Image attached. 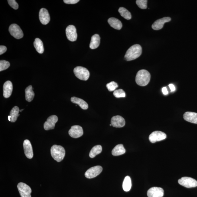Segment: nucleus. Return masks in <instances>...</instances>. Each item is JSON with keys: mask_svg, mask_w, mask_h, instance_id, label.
<instances>
[{"mask_svg": "<svg viewBox=\"0 0 197 197\" xmlns=\"http://www.w3.org/2000/svg\"><path fill=\"white\" fill-rule=\"evenodd\" d=\"M131 181L129 176H126L123 183V188L126 192H128L131 187Z\"/></svg>", "mask_w": 197, "mask_h": 197, "instance_id": "obj_27", "label": "nucleus"}, {"mask_svg": "<svg viewBox=\"0 0 197 197\" xmlns=\"http://www.w3.org/2000/svg\"><path fill=\"white\" fill-rule=\"evenodd\" d=\"M151 74L147 70H142L137 73L135 78L137 84L141 86H147L151 80Z\"/></svg>", "mask_w": 197, "mask_h": 197, "instance_id": "obj_2", "label": "nucleus"}, {"mask_svg": "<svg viewBox=\"0 0 197 197\" xmlns=\"http://www.w3.org/2000/svg\"><path fill=\"white\" fill-rule=\"evenodd\" d=\"M169 86L170 88V90H171V92H174V91H175L176 90V88L175 86H174V85L172 84H170L169 85Z\"/></svg>", "mask_w": 197, "mask_h": 197, "instance_id": "obj_37", "label": "nucleus"}, {"mask_svg": "<svg viewBox=\"0 0 197 197\" xmlns=\"http://www.w3.org/2000/svg\"><path fill=\"white\" fill-rule=\"evenodd\" d=\"M170 21L171 18L169 17H165L156 20L152 25V29L156 30L161 29L163 28L164 24Z\"/></svg>", "mask_w": 197, "mask_h": 197, "instance_id": "obj_15", "label": "nucleus"}, {"mask_svg": "<svg viewBox=\"0 0 197 197\" xmlns=\"http://www.w3.org/2000/svg\"><path fill=\"white\" fill-rule=\"evenodd\" d=\"M24 153L26 157L31 159L33 156V151L31 143L29 140L26 139L23 143Z\"/></svg>", "mask_w": 197, "mask_h": 197, "instance_id": "obj_16", "label": "nucleus"}, {"mask_svg": "<svg viewBox=\"0 0 197 197\" xmlns=\"http://www.w3.org/2000/svg\"><path fill=\"white\" fill-rule=\"evenodd\" d=\"M101 38L97 34H94L91 37L90 47L91 49H95L98 48L100 43Z\"/></svg>", "mask_w": 197, "mask_h": 197, "instance_id": "obj_21", "label": "nucleus"}, {"mask_svg": "<svg viewBox=\"0 0 197 197\" xmlns=\"http://www.w3.org/2000/svg\"><path fill=\"white\" fill-rule=\"evenodd\" d=\"M69 134L71 137L75 139L80 137L83 134L82 127L80 126H73L69 130Z\"/></svg>", "mask_w": 197, "mask_h": 197, "instance_id": "obj_12", "label": "nucleus"}, {"mask_svg": "<svg viewBox=\"0 0 197 197\" xmlns=\"http://www.w3.org/2000/svg\"><path fill=\"white\" fill-rule=\"evenodd\" d=\"M34 45L36 51L40 54L43 53L44 48L43 42L39 38H36L34 42Z\"/></svg>", "mask_w": 197, "mask_h": 197, "instance_id": "obj_24", "label": "nucleus"}, {"mask_svg": "<svg viewBox=\"0 0 197 197\" xmlns=\"http://www.w3.org/2000/svg\"><path fill=\"white\" fill-rule=\"evenodd\" d=\"M71 101L73 103L78 105L83 109H88V105L86 101L80 98L76 97H73L71 98Z\"/></svg>", "mask_w": 197, "mask_h": 197, "instance_id": "obj_22", "label": "nucleus"}, {"mask_svg": "<svg viewBox=\"0 0 197 197\" xmlns=\"http://www.w3.org/2000/svg\"><path fill=\"white\" fill-rule=\"evenodd\" d=\"M79 0H64L65 3L68 4H75L78 3Z\"/></svg>", "mask_w": 197, "mask_h": 197, "instance_id": "obj_35", "label": "nucleus"}, {"mask_svg": "<svg viewBox=\"0 0 197 197\" xmlns=\"http://www.w3.org/2000/svg\"><path fill=\"white\" fill-rule=\"evenodd\" d=\"M178 182L181 185L186 188L195 187L197 186V181L194 178L184 177L178 180Z\"/></svg>", "mask_w": 197, "mask_h": 197, "instance_id": "obj_5", "label": "nucleus"}, {"mask_svg": "<svg viewBox=\"0 0 197 197\" xmlns=\"http://www.w3.org/2000/svg\"><path fill=\"white\" fill-rule=\"evenodd\" d=\"M8 119H9V121H11V116H9V117H8Z\"/></svg>", "mask_w": 197, "mask_h": 197, "instance_id": "obj_39", "label": "nucleus"}, {"mask_svg": "<svg viewBox=\"0 0 197 197\" xmlns=\"http://www.w3.org/2000/svg\"><path fill=\"white\" fill-rule=\"evenodd\" d=\"M26 100L29 102L31 101L34 98V93L32 91V87L31 85L27 87L25 90Z\"/></svg>", "mask_w": 197, "mask_h": 197, "instance_id": "obj_26", "label": "nucleus"}, {"mask_svg": "<svg viewBox=\"0 0 197 197\" xmlns=\"http://www.w3.org/2000/svg\"><path fill=\"white\" fill-rule=\"evenodd\" d=\"M184 120L190 122L197 124V113L192 112H186L183 115Z\"/></svg>", "mask_w": 197, "mask_h": 197, "instance_id": "obj_19", "label": "nucleus"}, {"mask_svg": "<svg viewBox=\"0 0 197 197\" xmlns=\"http://www.w3.org/2000/svg\"><path fill=\"white\" fill-rule=\"evenodd\" d=\"M110 126H112V125H111V124L110 125Z\"/></svg>", "mask_w": 197, "mask_h": 197, "instance_id": "obj_41", "label": "nucleus"}, {"mask_svg": "<svg viewBox=\"0 0 197 197\" xmlns=\"http://www.w3.org/2000/svg\"><path fill=\"white\" fill-rule=\"evenodd\" d=\"M113 95L117 98L125 97H126V93L122 89H119L115 90L113 92Z\"/></svg>", "mask_w": 197, "mask_h": 197, "instance_id": "obj_30", "label": "nucleus"}, {"mask_svg": "<svg viewBox=\"0 0 197 197\" xmlns=\"http://www.w3.org/2000/svg\"><path fill=\"white\" fill-rule=\"evenodd\" d=\"M166 138V134L161 131H156L152 133L149 136L150 142L152 143L165 139Z\"/></svg>", "mask_w": 197, "mask_h": 197, "instance_id": "obj_9", "label": "nucleus"}, {"mask_svg": "<svg viewBox=\"0 0 197 197\" xmlns=\"http://www.w3.org/2000/svg\"><path fill=\"white\" fill-rule=\"evenodd\" d=\"M66 34L67 38L70 41L74 42L76 40L78 35L76 28L74 26H68L66 29Z\"/></svg>", "mask_w": 197, "mask_h": 197, "instance_id": "obj_10", "label": "nucleus"}, {"mask_svg": "<svg viewBox=\"0 0 197 197\" xmlns=\"http://www.w3.org/2000/svg\"><path fill=\"white\" fill-rule=\"evenodd\" d=\"M58 117L55 115L50 116L48 117L44 124V127L46 131L54 129L56 123L58 121Z\"/></svg>", "mask_w": 197, "mask_h": 197, "instance_id": "obj_11", "label": "nucleus"}, {"mask_svg": "<svg viewBox=\"0 0 197 197\" xmlns=\"http://www.w3.org/2000/svg\"><path fill=\"white\" fill-rule=\"evenodd\" d=\"M74 71L75 75L81 80H88L90 76V73L88 70L82 66L76 67L74 68Z\"/></svg>", "mask_w": 197, "mask_h": 197, "instance_id": "obj_4", "label": "nucleus"}, {"mask_svg": "<svg viewBox=\"0 0 197 197\" xmlns=\"http://www.w3.org/2000/svg\"><path fill=\"white\" fill-rule=\"evenodd\" d=\"M147 0H137L136 3L140 9H147Z\"/></svg>", "mask_w": 197, "mask_h": 197, "instance_id": "obj_31", "label": "nucleus"}, {"mask_svg": "<svg viewBox=\"0 0 197 197\" xmlns=\"http://www.w3.org/2000/svg\"><path fill=\"white\" fill-rule=\"evenodd\" d=\"M20 110L17 106L14 107L10 112V116H11V122H15L17 121L18 117L20 115L19 112Z\"/></svg>", "mask_w": 197, "mask_h": 197, "instance_id": "obj_25", "label": "nucleus"}, {"mask_svg": "<svg viewBox=\"0 0 197 197\" xmlns=\"http://www.w3.org/2000/svg\"><path fill=\"white\" fill-rule=\"evenodd\" d=\"M13 90V86L12 83L10 81H7L3 85V96L6 98H9L12 94Z\"/></svg>", "mask_w": 197, "mask_h": 197, "instance_id": "obj_18", "label": "nucleus"}, {"mask_svg": "<svg viewBox=\"0 0 197 197\" xmlns=\"http://www.w3.org/2000/svg\"><path fill=\"white\" fill-rule=\"evenodd\" d=\"M109 25L112 27L117 30H120L122 27V24L120 21L117 18H111L108 20Z\"/></svg>", "mask_w": 197, "mask_h": 197, "instance_id": "obj_20", "label": "nucleus"}, {"mask_svg": "<svg viewBox=\"0 0 197 197\" xmlns=\"http://www.w3.org/2000/svg\"><path fill=\"white\" fill-rule=\"evenodd\" d=\"M17 188L21 197H31V188L28 185L23 182H19Z\"/></svg>", "mask_w": 197, "mask_h": 197, "instance_id": "obj_6", "label": "nucleus"}, {"mask_svg": "<svg viewBox=\"0 0 197 197\" xmlns=\"http://www.w3.org/2000/svg\"><path fill=\"white\" fill-rule=\"evenodd\" d=\"M142 49L139 44L134 45L130 47L126 52L125 58L127 61L136 59L141 56Z\"/></svg>", "mask_w": 197, "mask_h": 197, "instance_id": "obj_1", "label": "nucleus"}, {"mask_svg": "<svg viewBox=\"0 0 197 197\" xmlns=\"http://www.w3.org/2000/svg\"><path fill=\"white\" fill-rule=\"evenodd\" d=\"M103 170L102 167L101 166H96L91 168L85 173V176L88 178H92L96 177L99 175Z\"/></svg>", "mask_w": 197, "mask_h": 197, "instance_id": "obj_8", "label": "nucleus"}, {"mask_svg": "<svg viewBox=\"0 0 197 197\" xmlns=\"http://www.w3.org/2000/svg\"><path fill=\"white\" fill-rule=\"evenodd\" d=\"M24 109H21V110H20V112H22V111H23L24 110Z\"/></svg>", "mask_w": 197, "mask_h": 197, "instance_id": "obj_40", "label": "nucleus"}, {"mask_svg": "<svg viewBox=\"0 0 197 197\" xmlns=\"http://www.w3.org/2000/svg\"><path fill=\"white\" fill-rule=\"evenodd\" d=\"M10 66L9 62L6 60L0 61V71L6 70Z\"/></svg>", "mask_w": 197, "mask_h": 197, "instance_id": "obj_33", "label": "nucleus"}, {"mask_svg": "<svg viewBox=\"0 0 197 197\" xmlns=\"http://www.w3.org/2000/svg\"><path fill=\"white\" fill-rule=\"evenodd\" d=\"M7 50L6 47L3 45L0 46V55H2L5 53L6 51Z\"/></svg>", "mask_w": 197, "mask_h": 197, "instance_id": "obj_36", "label": "nucleus"}, {"mask_svg": "<svg viewBox=\"0 0 197 197\" xmlns=\"http://www.w3.org/2000/svg\"><path fill=\"white\" fill-rule=\"evenodd\" d=\"M39 19L43 25H46L49 23L50 17L47 10L45 8H42L40 10Z\"/></svg>", "mask_w": 197, "mask_h": 197, "instance_id": "obj_17", "label": "nucleus"}, {"mask_svg": "<svg viewBox=\"0 0 197 197\" xmlns=\"http://www.w3.org/2000/svg\"><path fill=\"white\" fill-rule=\"evenodd\" d=\"M164 195L163 189L158 187H153L149 189L147 192L148 197H162Z\"/></svg>", "mask_w": 197, "mask_h": 197, "instance_id": "obj_13", "label": "nucleus"}, {"mask_svg": "<svg viewBox=\"0 0 197 197\" xmlns=\"http://www.w3.org/2000/svg\"><path fill=\"white\" fill-rule=\"evenodd\" d=\"M102 151V147L100 145H97L94 146L90 152L89 156L91 158H94L97 154H100Z\"/></svg>", "mask_w": 197, "mask_h": 197, "instance_id": "obj_28", "label": "nucleus"}, {"mask_svg": "<svg viewBox=\"0 0 197 197\" xmlns=\"http://www.w3.org/2000/svg\"><path fill=\"white\" fill-rule=\"evenodd\" d=\"M112 126L116 128L122 127L125 126V121L120 115L115 116L112 118L111 122Z\"/></svg>", "mask_w": 197, "mask_h": 197, "instance_id": "obj_14", "label": "nucleus"}, {"mask_svg": "<svg viewBox=\"0 0 197 197\" xmlns=\"http://www.w3.org/2000/svg\"><path fill=\"white\" fill-rule=\"evenodd\" d=\"M106 87L108 90L111 92V91H115L116 89L118 87V85L117 83L113 81L108 83L106 85Z\"/></svg>", "mask_w": 197, "mask_h": 197, "instance_id": "obj_32", "label": "nucleus"}, {"mask_svg": "<svg viewBox=\"0 0 197 197\" xmlns=\"http://www.w3.org/2000/svg\"><path fill=\"white\" fill-rule=\"evenodd\" d=\"M162 92L164 95H167L168 94V91L166 87H164L162 88Z\"/></svg>", "mask_w": 197, "mask_h": 197, "instance_id": "obj_38", "label": "nucleus"}, {"mask_svg": "<svg viewBox=\"0 0 197 197\" xmlns=\"http://www.w3.org/2000/svg\"><path fill=\"white\" fill-rule=\"evenodd\" d=\"M118 11L120 15L125 19L130 20L131 19V13L123 7L119 8Z\"/></svg>", "mask_w": 197, "mask_h": 197, "instance_id": "obj_29", "label": "nucleus"}, {"mask_svg": "<svg viewBox=\"0 0 197 197\" xmlns=\"http://www.w3.org/2000/svg\"><path fill=\"white\" fill-rule=\"evenodd\" d=\"M51 154L54 160L60 162L63 160L66 154L64 148L60 145H54L50 150Z\"/></svg>", "mask_w": 197, "mask_h": 197, "instance_id": "obj_3", "label": "nucleus"}, {"mask_svg": "<svg viewBox=\"0 0 197 197\" xmlns=\"http://www.w3.org/2000/svg\"><path fill=\"white\" fill-rule=\"evenodd\" d=\"M9 31L11 35L17 39L23 37L24 34L19 26L16 24H11L10 26Z\"/></svg>", "mask_w": 197, "mask_h": 197, "instance_id": "obj_7", "label": "nucleus"}, {"mask_svg": "<svg viewBox=\"0 0 197 197\" xmlns=\"http://www.w3.org/2000/svg\"><path fill=\"white\" fill-rule=\"evenodd\" d=\"M8 3L15 10H17L19 7L18 4L15 0H8Z\"/></svg>", "mask_w": 197, "mask_h": 197, "instance_id": "obj_34", "label": "nucleus"}, {"mask_svg": "<svg viewBox=\"0 0 197 197\" xmlns=\"http://www.w3.org/2000/svg\"><path fill=\"white\" fill-rule=\"evenodd\" d=\"M126 150L122 144H119L116 146L112 151V154L114 156L121 155L125 153Z\"/></svg>", "mask_w": 197, "mask_h": 197, "instance_id": "obj_23", "label": "nucleus"}]
</instances>
